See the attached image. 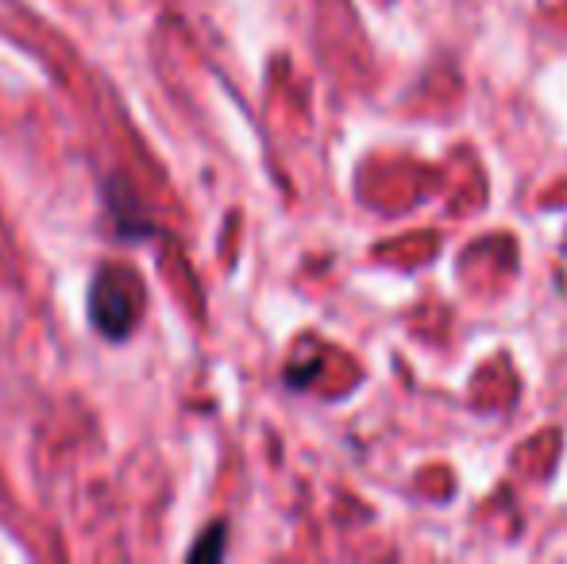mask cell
<instances>
[{
    "label": "cell",
    "instance_id": "obj_1",
    "mask_svg": "<svg viewBox=\"0 0 567 564\" xmlns=\"http://www.w3.org/2000/svg\"><path fill=\"white\" fill-rule=\"evenodd\" d=\"M140 317V286L120 267H101L90 286V321L105 340L132 337Z\"/></svg>",
    "mask_w": 567,
    "mask_h": 564
},
{
    "label": "cell",
    "instance_id": "obj_2",
    "mask_svg": "<svg viewBox=\"0 0 567 564\" xmlns=\"http://www.w3.org/2000/svg\"><path fill=\"white\" fill-rule=\"evenodd\" d=\"M135 194L132 186H120V182H109V213L120 221V236H127V240H143V236L155 233V225H151L147 217H140L135 213Z\"/></svg>",
    "mask_w": 567,
    "mask_h": 564
},
{
    "label": "cell",
    "instance_id": "obj_3",
    "mask_svg": "<svg viewBox=\"0 0 567 564\" xmlns=\"http://www.w3.org/2000/svg\"><path fill=\"white\" fill-rule=\"evenodd\" d=\"M225 550H228V526L225 522H213V526L197 537V545H189L186 561H220Z\"/></svg>",
    "mask_w": 567,
    "mask_h": 564
}]
</instances>
